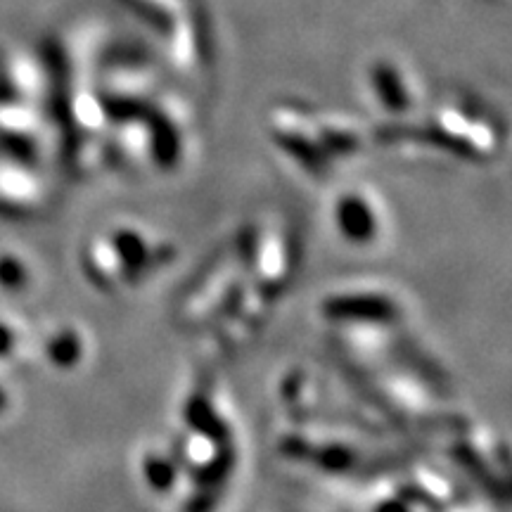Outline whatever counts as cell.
<instances>
[{
  "label": "cell",
  "instance_id": "obj_5",
  "mask_svg": "<svg viewBox=\"0 0 512 512\" xmlns=\"http://www.w3.org/2000/svg\"><path fill=\"white\" fill-rule=\"evenodd\" d=\"M83 271H86L93 287H98L102 292H117L119 287H128L124 266H121L119 256L107 238L95 240L86 247V252H83Z\"/></svg>",
  "mask_w": 512,
  "mask_h": 512
},
{
  "label": "cell",
  "instance_id": "obj_7",
  "mask_svg": "<svg viewBox=\"0 0 512 512\" xmlns=\"http://www.w3.org/2000/svg\"><path fill=\"white\" fill-rule=\"evenodd\" d=\"M0 280L10 287H22L24 285V268L17 261H8L5 259L0 264Z\"/></svg>",
  "mask_w": 512,
  "mask_h": 512
},
{
  "label": "cell",
  "instance_id": "obj_2",
  "mask_svg": "<svg viewBox=\"0 0 512 512\" xmlns=\"http://www.w3.org/2000/svg\"><path fill=\"white\" fill-rule=\"evenodd\" d=\"M107 240L112 242L114 252H117L121 266H124L128 287H136L138 283L150 278L174 254V247L159 245L155 235H150L138 226L114 228L107 235Z\"/></svg>",
  "mask_w": 512,
  "mask_h": 512
},
{
  "label": "cell",
  "instance_id": "obj_9",
  "mask_svg": "<svg viewBox=\"0 0 512 512\" xmlns=\"http://www.w3.org/2000/svg\"><path fill=\"white\" fill-rule=\"evenodd\" d=\"M3 406H5V394L0 392V408H3Z\"/></svg>",
  "mask_w": 512,
  "mask_h": 512
},
{
  "label": "cell",
  "instance_id": "obj_4",
  "mask_svg": "<svg viewBox=\"0 0 512 512\" xmlns=\"http://www.w3.org/2000/svg\"><path fill=\"white\" fill-rule=\"evenodd\" d=\"M138 472H140V479H143L145 489L159 498L176 496V491H181L185 484L183 470L181 465H178L171 446L169 448L147 446L143 456H140Z\"/></svg>",
  "mask_w": 512,
  "mask_h": 512
},
{
  "label": "cell",
  "instance_id": "obj_6",
  "mask_svg": "<svg viewBox=\"0 0 512 512\" xmlns=\"http://www.w3.org/2000/svg\"><path fill=\"white\" fill-rule=\"evenodd\" d=\"M83 356V339L79 332L62 330L50 337L48 358L57 368H74Z\"/></svg>",
  "mask_w": 512,
  "mask_h": 512
},
{
  "label": "cell",
  "instance_id": "obj_8",
  "mask_svg": "<svg viewBox=\"0 0 512 512\" xmlns=\"http://www.w3.org/2000/svg\"><path fill=\"white\" fill-rule=\"evenodd\" d=\"M12 349V332L5 328V325H0V356L8 354Z\"/></svg>",
  "mask_w": 512,
  "mask_h": 512
},
{
  "label": "cell",
  "instance_id": "obj_1",
  "mask_svg": "<svg viewBox=\"0 0 512 512\" xmlns=\"http://www.w3.org/2000/svg\"><path fill=\"white\" fill-rule=\"evenodd\" d=\"M320 313L339 330L396 328L406 316L403 302L380 287H351L320 299Z\"/></svg>",
  "mask_w": 512,
  "mask_h": 512
},
{
  "label": "cell",
  "instance_id": "obj_3",
  "mask_svg": "<svg viewBox=\"0 0 512 512\" xmlns=\"http://www.w3.org/2000/svg\"><path fill=\"white\" fill-rule=\"evenodd\" d=\"M332 226L339 238L358 249L375 245L382 233L380 211L361 192L337 197L335 207H332Z\"/></svg>",
  "mask_w": 512,
  "mask_h": 512
}]
</instances>
